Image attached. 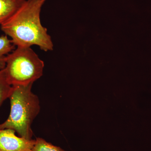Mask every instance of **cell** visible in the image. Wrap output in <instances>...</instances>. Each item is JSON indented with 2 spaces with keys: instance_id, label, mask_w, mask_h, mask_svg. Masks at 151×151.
I'll return each mask as SVG.
<instances>
[{
  "instance_id": "3957f363",
  "label": "cell",
  "mask_w": 151,
  "mask_h": 151,
  "mask_svg": "<svg viewBox=\"0 0 151 151\" xmlns=\"http://www.w3.org/2000/svg\"><path fill=\"white\" fill-rule=\"evenodd\" d=\"M44 63L31 47H17L6 58L4 70L11 86L33 84L43 74Z\"/></svg>"
},
{
  "instance_id": "52a82bcc",
  "label": "cell",
  "mask_w": 151,
  "mask_h": 151,
  "mask_svg": "<svg viewBox=\"0 0 151 151\" xmlns=\"http://www.w3.org/2000/svg\"><path fill=\"white\" fill-rule=\"evenodd\" d=\"M12 86L7 80L4 69L0 70V108L3 103L9 98Z\"/></svg>"
},
{
  "instance_id": "8992f818",
  "label": "cell",
  "mask_w": 151,
  "mask_h": 151,
  "mask_svg": "<svg viewBox=\"0 0 151 151\" xmlns=\"http://www.w3.org/2000/svg\"><path fill=\"white\" fill-rule=\"evenodd\" d=\"M15 46L7 36H0V70L4 68L6 57L14 49Z\"/></svg>"
},
{
  "instance_id": "ba28073f",
  "label": "cell",
  "mask_w": 151,
  "mask_h": 151,
  "mask_svg": "<svg viewBox=\"0 0 151 151\" xmlns=\"http://www.w3.org/2000/svg\"><path fill=\"white\" fill-rule=\"evenodd\" d=\"M32 151H65L59 147L53 145L41 138H36Z\"/></svg>"
},
{
  "instance_id": "7a4b0ae2",
  "label": "cell",
  "mask_w": 151,
  "mask_h": 151,
  "mask_svg": "<svg viewBox=\"0 0 151 151\" xmlns=\"http://www.w3.org/2000/svg\"><path fill=\"white\" fill-rule=\"evenodd\" d=\"M33 84L12 86L9 99L11 111L8 119L0 124V129L14 130L20 137L32 139L31 125L40 111L38 97L32 92Z\"/></svg>"
},
{
  "instance_id": "6da1fadb",
  "label": "cell",
  "mask_w": 151,
  "mask_h": 151,
  "mask_svg": "<svg viewBox=\"0 0 151 151\" xmlns=\"http://www.w3.org/2000/svg\"><path fill=\"white\" fill-rule=\"evenodd\" d=\"M47 1L26 0L16 12L0 27L15 46L37 45L45 52L53 50L51 37L40 20L42 8Z\"/></svg>"
},
{
  "instance_id": "277c9868",
  "label": "cell",
  "mask_w": 151,
  "mask_h": 151,
  "mask_svg": "<svg viewBox=\"0 0 151 151\" xmlns=\"http://www.w3.org/2000/svg\"><path fill=\"white\" fill-rule=\"evenodd\" d=\"M11 129H0V151H32L35 140H28L15 135Z\"/></svg>"
},
{
  "instance_id": "5b68a950",
  "label": "cell",
  "mask_w": 151,
  "mask_h": 151,
  "mask_svg": "<svg viewBox=\"0 0 151 151\" xmlns=\"http://www.w3.org/2000/svg\"><path fill=\"white\" fill-rule=\"evenodd\" d=\"M26 0H0V27L16 12Z\"/></svg>"
}]
</instances>
